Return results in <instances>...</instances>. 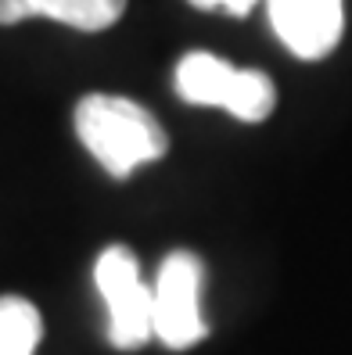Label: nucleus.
<instances>
[{
  "label": "nucleus",
  "mask_w": 352,
  "mask_h": 355,
  "mask_svg": "<svg viewBox=\"0 0 352 355\" xmlns=\"http://www.w3.org/2000/svg\"><path fill=\"white\" fill-rule=\"evenodd\" d=\"M76 133L115 180L133 176L140 165L169 151V137L144 104L119 94H87L76 104Z\"/></svg>",
  "instance_id": "obj_1"
},
{
  "label": "nucleus",
  "mask_w": 352,
  "mask_h": 355,
  "mask_svg": "<svg viewBox=\"0 0 352 355\" xmlns=\"http://www.w3.org/2000/svg\"><path fill=\"white\" fill-rule=\"evenodd\" d=\"M176 94L198 108H223L241 122H262L277 108V87L270 76L259 69H234L209 51L180 58Z\"/></svg>",
  "instance_id": "obj_2"
},
{
  "label": "nucleus",
  "mask_w": 352,
  "mask_h": 355,
  "mask_svg": "<svg viewBox=\"0 0 352 355\" xmlns=\"http://www.w3.org/2000/svg\"><path fill=\"white\" fill-rule=\"evenodd\" d=\"M97 291L108 305V341L119 352L144 348L155 338V298L140 280V262L126 244H112L94 262Z\"/></svg>",
  "instance_id": "obj_3"
},
{
  "label": "nucleus",
  "mask_w": 352,
  "mask_h": 355,
  "mask_svg": "<svg viewBox=\"0 0 352 355\" xmlns=\"http://www.w3.org/2000/svg\"><path fill=\"white\" fill-rule=\"evenodd\" d=\"M201 280L205 269L194 252H169L162 259L151 298H155V338L165 348L183 352L209 338V323L201 316Z\"/></svg>",
  "instance_id": "obj_4"
},
{
  "label": "nucleus",
  "mask_w": 352,
  "mask_h": 355,
  "mask_svg": "<svg viewBox=\"0 0 352 355\" xmlns=\"http://www.w3.org/2000/svg\"><path fill=\"white\" fill-rule=\"evenodd\" d=\"M266 11L280 44L302 61H320L330 54L345 29L342 0H266Z\"/></svg>",
  "instance_id": "obj_5"
},
{
  "label": "nucleus",
  "mask_w": 352,
  "mask_h": 355,
  "mask_svg": "<svg viewBox=\"0 0 352 355\" xmlns=\"http://www.w3.org/2000/svg\"><path fill=\"white\" fill-rule=\"evenodd\" d=\"M26 4L33 15L51 18V22H61V26H72L79 33L108 29L126 11V0H26Z\"/></svg>",
  "instance_id": "obj_6"
},
{
  "label": "nucleus",
  "mask_w": 352,
  "mask_h": 355,
  "mask_svg": "<svg viewBox=\"0 0 352 355\" xmlns=\"http://www.w3.org/2000/svg\"><path fill=\"white\" fill-rule=\"evenodd\" d=\"M44 338V316L22 295L0 298V355H33Z\"/></svg>",
  "instance_id": "obj_7"
},
{
  "label": "nucleus",
  "mask_w": 352,
  "mask_h": 355,
  "mask_svg": "<svg viewBox=\"0 0 352 355\" xmlns=\"http://www.w3.org/2000/svg\"><path fill=\"white\" fill-rule=\"evenodd\" d=\"M194 8L201 11H226V15H234V18H244L248 11H252L259 0H191Z\"/></svg>",
  "instance_id": "obj_8"
},
{
  "label": "nucleus",
  "mask_w": 352,
  "mask_h": 355,
  "mask_svg": "<svg viewBox=\"0 0 352 355\" xmlns=\"http://www.w3.org/2000/svg\"><path fill=\"white\" fill-rule=\"evenodd\" d=\"M26 18H33L26 0H0V26H18Z\"/></svg>",
  "instance_id": "obj_9"
}]
</instances>
